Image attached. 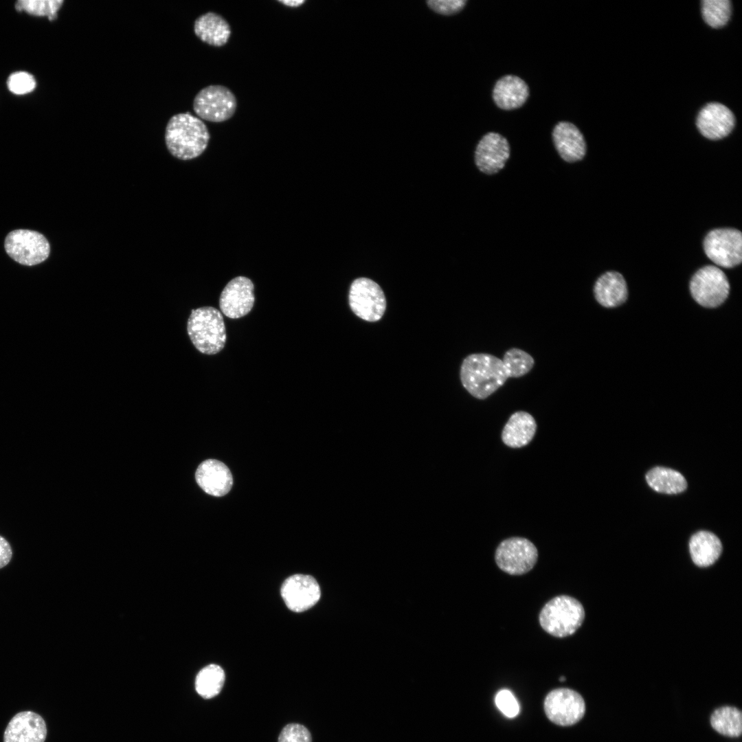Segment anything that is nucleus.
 I'll use <instances>...</instances> for the list:
<instances>
[{
	"label": "nucleus",
	"instance_id": "39448f33",
	"mask_svg": "<svg viewBox=\"0 0 742 742\" xmlns=\"http://www.w3.org/2000/svg\"><path fill=\"white\" fill-rule=\"evenodd\" d=\"M689 289L693 300L705 308L721 305L730 293V283L725 273L717 266L706 265L693 276Z\"/></svg>",
	"mask_w": 742,
	"mask_h": 742
},
{
	"label": "nucleus",
	"instance_id": "b1692460",
	"mask_svg": "<svg viewBox=\"0 0 742 742\" xmlns=\"http://www.w3.org/2000/svg\"><path fill=\"white\" fill-rule=\"evenodd\" d=\"M649 486L654 491L665 494H677L687 487L684 477L678 471L670 468L656 466L646 474Z\"/></svg>",
	"mask_w": 742,
	"mask_h": 742
},
{
	"label": "nucleus",
	"instance_id": "f03ea898",
	"mask_svg": "<svg viewBox=\"0 0 742 742\" xmlns=\"http://www.w3.org/2000/svg\"><path fill=\"white\" fill-rule=\"evenodd\" d=\"M460 378L462 386L473 397L488 398L509 378L502 359L488 353H473L462 361Z\"/></svg>",
	"mask_w": 742,
	"mask_h": 742
},
{
	"label": "nucleus",
	"instance_id": "f257e3e1",
	"mask_svg": "<svg viewBox=\"0 0 742 742\" xmlns=\"http://www.w3.org/2000/svg\"><path fill=\"white\" fill-rule=\"evenodd\" d=\"M164 137L169 153L183 161L201 156L210 139L205 124L189 112L172 115L166 124Z\"/></svg>",
	"mask_w": 742,
	"mask_h": 742
},
{
	"label": "nucleus",
	"instance_id": "aec40b11",
	"mask_svg": "<svg viewBox=\"0 0 742 742\" xmlns=\"http://www.w3.org/2000/svg\"><path fill=\"white\" fill-rule=\"evenodd\" d=\"M529 89L526 82L518 76L506 75L499 78L493 90V99L504 110L519 108L527 100Z\"/></svg>",
	"mask_w": 742,
	"mask_h": 742
},
{
	"label": "nucleus",
	"instance_id": "7ed1b4c3",
	"mask_svg": "<svg viewBox=\"0 0 742 742\" xmlns=\"http://www.w3.org/2000/svg\"><path fill=\"white\" fill-rule=\"evenodd\" d=\"M187 330L192 343L201 353L214 355L225 346L226 331L223 317L214 307L193 309L188 320Z\"/></svg>",
	"mask_w": 742,
	"mask_h": 742
},
{
	"label": "nucleus",
	"instance_id": "c756f323",
	"mask_svg": "<svg viewBox=\"0 0 742 742\" xmlns=\"http://www.w3.org/2000/svg\"><path fill=\"white\" fill-rule=\"evenodd\" d=\"M8 89L13 93L23 95L32 91L36 87V80L32 75L25 71L12 74L8 80Z\"/></svg>",
	"mask_w": 742,
	"mask_h": 742
},
{
	"label": "nucleus",
	"instance_id": "6ab92c4d",
	"mask_svg": "<svg viewBox=\"0 0 742 742\" xmlns=\"http://www.w3.org/2000/svg\"><path fill=\"white\" fill-rule=\"evenodd\" d=\"M596 302L605 308H614L627 298V282L622 275L615 271H607L596 280L594 285Z\"/></svg>",
	"mask_w": 742,
	"mask_h": 742
},
{
	"label": "nucleus",
	"instance_id": "bb28decb",
	"mask_svg": "<svg viewBox=\"0 0 742 742\" xmlns=\"http://www.w3.org/2000/svg\"><path fill=\"white\" fill-rule=\"evenodd\" d=\"M509 378H519L528 374L535 365L534 358L527 352L517 348L506 350L502 359Z\"/></svg>",
	"mask_w": 742,
	"mask_h": 742
},
{
	"label": "nucleus",
	"instance_id": "cd10ccee",
	"mask_svg": "<svg viewBox=\"0 0 742 742\" xmlns=\"http://www.w3.org/2000/svg\"><path fill=\"white\" fill-rule=\"evenodd\" d=\"M701 12L705 22L712 27L719 28L728 22L731 15L729 0H704Z\"/></svg>",
	"mask_w": 742,
	"mask_h": 742
},
{
	"label": "nucleus",
	"instance_id": "c85d7f7f",
	"mask_svg": "<svg viewBox=\"0 0 742 742\" xmlns=\"http://www.w3.org/2000/svg\"><path fill=\"white\" fill-rule=\"evenodd\" d=\"M63 0H20L15 4L17 11L38 16H47L49 21L58 17V12L62 7Z\"/></svg>",
	"mask_w": 742,
	"mask_h": 742
},
{
	"label": "nucleus",
	"instance_id": "2eb2a0df",
	"mask_svg": "<svg viewBox=\"0 0 742 742\" xmlns=\"http://www.w3.org/2000/svg\"><path fill=\"white\" fill-rule=\"evenodd\" d=\"M735 124L734 114L727 106L712 102L706 104L699 111L697 118V126L705 137L717 140L728 135Z\"/></svg>",
	"mask_w": 742,
	"mask_h": 742
},
{
	"label": "nucleus",
	"instance_id": "2f4dec72",
	"mask_svg": "<svg viewBox=\"0 0 742 742\" xmlns=\"http://www.w3.org/2000/svg\"><path fill=\"white\" fill-rule=\"evenodd\" d=\"M495 701L497 708L506 717L512 718L517 715L519 706L516 698L510 690L504 689L498 692Z\"/></svg>",
	"mask_w": 742,
	"mask_h": 742
},
{
	"label": "nucleus",
	"instance_id": "a211bd4d",
	"mask_svg": "<svg viewBox=\"0 0 742 742\" xmlns=\"http://www.w3.org/2000/svg\"><path fill=\"white\" fill-rule=\"evenodd\" d=\"M552 139L561 157L567 162L582 159L586 153V143L583 134L572 123L560 122L552 131Z\"/></svg>",
	"mask_w": 742,
	"mask_h": 742
},
{
	"label": "nucleus",
	"instance_id": "ddd939ff",
	"mask_svg": "<svg viewBox=\"0 0 742 742\" xmlns=\"http://www.w3.org/2000/svg\"><path fill=\"white\" fill-rule=\"evenodd\" d=\"M281 596L290 610L302 612L318 602L321 591L314 577L298 574L288 577L284 581L281 587Z\"/></svg>",
	"mask_w": 742,
	"mask_h": 742
},
{
	"label": "nucleus",
	"instance_id": "4468645a",
	"mask_svg": "<svg viewBox=\"0 0 742 742\" xmlns=\"http://www.w3.org/2000/svg\"><path fill=\"white\" fill-rule=\"evenodd\" d=\"M509 156L508 140L497 133L490 132L478 142L475 151V162L481 172L493 175L504 167Z\"/></svg>",
	"mask_w": 742,
	"mask_h": 742
},
{
	"label": "nucleus",
	"instance_id": "7c9ffc66",
	"mask_svg": "<svg viewBox=\"0 0 742 742\" xmlns=\"http://www.w3.org/2000/svg\"><path fill=\"white\" fill-rule=\"evenodd\" d=\"M278 742H312L309 730L299 723H289L282 730Z\"/></svg>",
	"mask_w": 742,
	"mask_h": 742
},
{
	"label": "nucleus",
	"instance_id": "9b49d317",
	"mask_svg": "<svg viewBox=\"0 0 742 742\" xmlns=\"http://www.w3.org/2000/svg\"><path fill=\"white\" fill-rule=\"evenodd\" d=\"M548 718L559 726H571L584 715L585 701L581 695L570 688H557L550 692L544 701Z\"/></svg>",
	"mask_w": 742,
	"mask_h": 742
},
{
	"label": "nucleus",
	"instance_id": "72a5a7b5",
	"mask_svg": "<svg viewBox=\"0 0 742 742\" xmlns=\"http://www.w3.org/2000/svg\"><path fill=\"white\" fill-rule=\"evenodd\" d=\"M12 548L8 541L0 536V569L6 566L11 560Z\"/></svg>",
	"mask_w": 742,
	"mask_h": 742
},
{
	"label": "nucleus",
	"instance_id": "f3484780",
	"mask_svg": "<svg viewBox=\"0 0 742 742\" xmlns=\"http://www.w3.org/2000/svg\"><path fill=\"white\" fill-rule=\"evenodd\" d=\"M195 477L199 486L207 494L221 497L231 489L233 478L228 467L222 462L210 459L198 466Z\"/></svg>",
	"mask_w": 742,
	"mask_h": 742
},
{
	"label": "nucleus",
	"instance_id": "423d86ee",
	"mask_svg": "<svg viewBox=\"0 0 742 742\" xmlns=\"http://www.w3.org/2000/svg\"><path fill=\"white\" fill-rule=\"evenodd\" d=\"M192 107L201 120L223 122L236 112L237 100L233 92L220 85H212L201 89L195 95Z\"/></svg>",
	"mask_w": 742,
	"mask_h": 742
},
{
	"label": "nucleus",
	"instance_id": "393cba45",
	"mask_svg": "<svg viewBox=\"0 0 742 742\" xmlns=\"http://www.w3.org/2000/svg\"><path fill=\"white\" fill-rule=\"evenodd\" d=\"M225 679V672L220 666L214 664L207 665L195 678V690L203 698H212L219 694Z\"/></svg>",
	"mask_w": 742,
	"mask_h": 742
},
{
	"label": "nucleus",
	"instance_id": "4be33fe9",
	"mask_svg": "<svg viewBox=\"0 0 742 742\" xmlns=\"http://www.w3.org/2000/svg\"><path fill=\"white\" fill-rule=\"evenodd\" d=\"M537 424L533 416L524 411L513 413L504 427L502 438L504 443L512 448L528 445L535 434Z\"/></svg>",
	"mask_w": 742,
	"mask_h": 742
},
{
	"label": "nucleus",
	"instance_id": "5701e85b",
	"mask_svg": "<svg viewBox=\"0 0 742 742\" xmlns=\"http://www.w3.org/2000/svg\"><path fill=\"white\" fill-rule=\"evenodd\" d=\"M689 550L691 559L696 565L708 567L719 558L722 552V544L715 534L701 530L691 537Z\"/></svg>",
	"mask_w": 742,
	"mask_h": 742
},
{
	"label": "nucleus",
	"instance_id": "473e14b6",
	"mask_svg": "<svg viewBox=\"0 0 742 742\" xmlns=\"http://www.w3.org/2000/svg\"><path fill=\"white\" fill-rule=\"evenodd\" d=\"M466 0H429L428 6L436 12L445 15L460 12L465 5Z\"/></svg>",
	"mask_w": 742,
	"mask_h": 742
},
{
	"label": "nucleus",
	"instance_id": "0eeeda50",
	"mask_svg": "<svg viewBox=\"0 0 742 742\" xmlns=\"http://www.w3.org/2000/svg\"><path fill=\"white\" fill-rule=\"evenodd\" d=\"M4 246L11 258L26 266L43 262L50 253L47 239L42 234L30 229L10 232L5 237Z\"/></svg>",
	"mask_w": 742,
	"mask_h": 742
},
{
	"label": "nucleus",
	"instance_id": "412c9836",
	"mask_svg": "<svg viewBox=\"0 0 742 742\" xmlns=\"http://www.w3.org/2000/svg\"><path fill=\"white\" fill-rule=\"evenodd\" d=\"M194 32L201 41L214 47L225 45L231 36L228 22L214 12L198 16L194 23Z\"/></svg>",
	"mask_w": 742,
	"mask_h": 742
},
{
	"label": "nucleus",
	"instance_id": "9d476101",
	"mask_svg": "<svg viewBox=\"0 0 742 742\" xmlns=\"http://www.w3.org/2000/svg\"><path fill=\"white\" fill-rule=\"evenodd\" d=\"M707 257L717 266L732 268L742 260V234L733 228H719L709 232L704 240Z\"/></svg>",
	"mask_w": 742,
	"mask_h": 742
},
{
	"label": "nucleus",
	"instance_id": "a878e982",
	"mask_svg": "<svg viewBox=\"0 0 742 742\" xmlns=\"http://www.w3.org/2000/svg\"><path fill=\"white\" fill-rule=\"evenodd\" d=\"M710 723L712 728L721 734L739 737L742 730L741 712L734 707L719 708L712 714Z\"/></svg>",
	"mask_w": 742,
	"mask_h": 742
},
{
	"label": "nucleus",
	"instance_id": "f704fd0d",
	"mask_svg": "<svg viewBox=\"0 0 742 742\" xmlns=\"http://www.w3.org/2000/svg\"><path fill=\"white\" fill-rule=\"evenodd\" d=\"M278 1L280 3L284 4L286 6L292 7V8L299 7L301 5H302L304 3H305L304 0H296V1L295 0H284V1Z\"/></svg>",
	"mask_w": 742,
	"mask_h": 742
},
{
	"label": "nucleus",
	"instance_id": "dca6fc26",
	"mask_svg": "<svg viewBox=\"0 0 742 742\" xmlns=\"http://www.w3.org/2000/svg\"><path fill=\"white\" fill-rule=\"evenodd\" d=\"M47 726L43 717L32 711L16 714L9 721L3 742H45Z\"/></svg>",
	"mask_w": 742,
	"mask_h": 742
},
{
	"label": "nucleus",
	"instance_id": "20e7f679",
	"mask_svg": "<svg viewBox=\"0 0 742 742\" xmlns=\"http://www.w3.org/2000/svg\"><path fill=\"white\" fill-rule=\"evenodd\" d=\"M583 605L567 595L555 596L542 607L539 620L541 628L550 635L565 638L574 634L585 619Z\"/></svg>",
	"mask_w": 742,
	"mask_h": 742
},
{
	"label": "nucleus",
	"instance_id": "f8f14e48",
	"mask_svg": "<svg viewBox=\"0 0 742 742\" xmlns=\"http://www.w3.org/2000/svg\"><path fill=\"white\" fill-rule=\"evenodd\" d=\"M254 284L249 278L238 276L232 278L225 286L220 295L221 312L231 319H238L247 315L254 304Z\"/></svg>",
	"mask_w": 742,
	"mask_h": 742
},
{
	"label": "nucleus",
	"instance_id": "6e6552de",
	"mask_svg": "<svg viewBox=\"0 0 742 742\" xmlns=\"http://www.w3.org/2000/svg\"><path fill=\"white\" fill-rule=\"evenodd\" d=\"M348 303L358 317L370 322L381 319L386 309V299L382 289L367 278H359L352 282Z\"/></svg>",
	"mask_w": 742,
	"mask_h": 742
},
{
	"label": "nucleus",
	"instance_id": "1a4fd4ad",
	"mask_svg": "<svg viewBox=\"0 0 742 742\" xmlns=\"http://www.w3.org/2000/svg\"><path fill=\"white\" fill-rule=\"evenodd\" d=\"M538 551L528 539L511 537L503 540L497 546L495 560L498 567L510 575H522L530 571L536 564Z\"/></svg>",
	"mask_w": 742,
	"mask_h": 742
}]
</instances>
